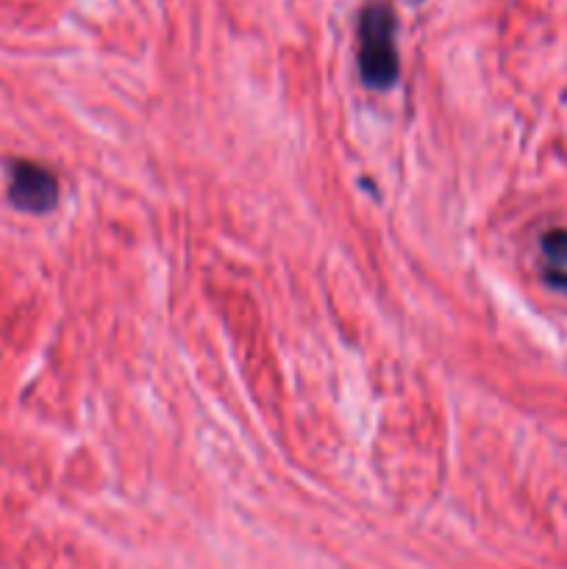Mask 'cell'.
I'll return each instance as SVG.
<instances>
[{
	"mask_svg": "<svg viewBox=\"0 0 567 569\" xmlns=\"http://www.w3.org/2000/svg\"><path fill=\"white\" fill-rule=\"evenodd\" d=\"M539 248H543V256L548 259V264L567 267V228H554V231H545Z\"/></svg>",
	"mask_w": 567,
	"mask_h": 569,
	"instance_id": "obj_3",
	"label": "cell"
},
{
	"mask_svg": "<svg viewBox=\"0 0 567 569\" xmlns=\"http://www.w3.org/2000/svg\"><path fill=\"white\" fill-rule=\"evenodd\" d=\"M543 281L548 283L550 289H559V292L567 295V270L565 267H545L543 270Z\"/></svg>",
	"mask_w": 567,
	"mask_h": 569,
	"instance_id": "obj_4",
	"label": "cell"
},
{
	"mask_svg": "<svg viewBox=\"0 0 567 569\" xmlns=\"http://www.w3.org/2000/svg\"><path fill=\"white\" fill-rule=\"evenodd\" d=\"M395 33H398V20L392 6L372 0L361 9L356 37H359V76L367 89L387 92L398 83L400 61Z\"/></svg>",
	"mask_w": 567,
	"mask_h": 569,
	"instance_id": "obj_1",
	"label": "cell"
},
{
	"mask_svg": "<svg viewBox=\"0 0 567 569\" xmlns=\"http://www.w3.org/2000/svg\"><path fill=\"white\" fill-rule=\"evenodd\" d=\"M9 200L28 214H48L59 203V181L39 161L17 159L9 167Z\"/></svg>",
	"mask_w": 567,
	"mask_h": 569,
	"instance_id": "obj_2",
	"label": "cell"
}]
</instances>
